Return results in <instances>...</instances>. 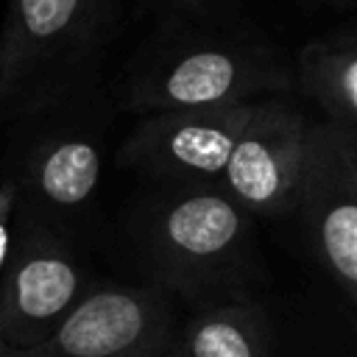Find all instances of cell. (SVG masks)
Wrapping results in <instances>:
<instances>
[{
    "mask_svg": "<svg viewBox=\"0 0 357 357\" xmlns=\"http://www.w3.org/2000/svg\"><path fill=\"white\" fill-rule=\"evenodd\" d=\"M98 284L70 226L20 206L0 273V343L39 346Z\"/></svg>",
    "mask_w": 357,
    "mask_h": 357,
    "instance_id": "obj_4",
    "label": "cell"
},
{
    "mask_svg": "<svg viewBox=\"0 0 357 357\" xmlns=\"http://www.w3.org/2000/svg\"><path fill=\"white\" fill-rule=\"evenodd\" d=\"M310 126L290 95L257 100L218 187L251 218H290L304 176Z\"/></svg>",
    "mask_w": 357,
    "mask_h": 357,
    "instance_id": "obj_6",
    "label": "cell"
},
{
    "mask_svg": "<svg viewBox=\"0 0 357 357\" xmlns=\"http://www.w3.org/2000/svg\"><path fill=\"white\" fill-rule=\"evenodd\" d=\"M326 128H329L335 151H337V156H340V162H343V167L349 173V181H351V187L357 192V131L354 128H340V126H332V123H326Z\"/></svg>",
    "mask_w": 357,
    "mask_h": 357,
    "instance_id": "obj_15",
    "label": "cell"
},
{
    "mask_svg": "<svg viewBox=\"0 0 357 357\" xmlns=\"http://www.w3.org/2000/svg\"><path fill=\"white\" fill-rule=\"evenodd\" d=\"M273 326L279 357H357V312L337 293L298 298Z\"/></svg>",
    "mask_w": 357,
    "mask_h": 357,
    "instance_id": "obj_12",
    "label": "cell"
},
{
    "mask_svg": "<svg viewBox=\"0 0 357 357\" xmlns=\"http://www.w3.org/2000/svg\"><path fill=\"white\" fill-rule=\"evenodd\" d=\"M170 357H279L271 310L259 298L195 310L167 349Z\"/></svg>",
    "mask_w": 357,
    "mask_h": 357,
    "instance_id": "obj_10",
    "label": "cell"
},
{
    "mask_svg": "<svg viewBox=\"0 0 357 357\" xmlns=\"http://www.w3.org/2000/svg\"><path fill=\"white\" fill-rule=\"evenodd\" d=\"M178 332V304L145 282L98 284L39 346L0 343V357H159Z\"/></svg>",
    "mask_w": 357,
    "mask_h": 357,
    "instance_id": "obj_5",
    "label": "cell"
},
{
    "mask_svg": "<svg viewBox=\"0 0 357 357\" xmlns=\"http://www.w3.org/2000/svg\"><path fill=\"white\" fill-rule=\"evenodd\" d=\"M296 92L312 100L326 123L357 131V25L310 39L293 59Z\"/></svg>",
    "mask_w": 357,
    "mask_h": 357,
    "instance_id": "obj_11",
    "label": "cell"
},
{
    "mask_svg": "<svg viewBox=\"0 0 357 357\" xmlns=\"http://www.w3.org/2000/svg\"><path fill=\"white\" fill-rule=\"evenodd\" d=\"M117 22V0H11L0 31V123H28L86 98Z\"/></svg>",
    "mask_w": 357,
    "mask_h": 357,
    "instance_id": "obj_3",
    "label": "cell"
},
{
    "mask_svg": "<svg viewBox=\"0 0 357 357\" xmlns=\"http://www.w3.org/2000/svg\"><path fill=\"white\" fill-rule=\"evenodd\" d=\"M17 209H20V190H17V181L6 173L0 178V273H3L8 254H11V245H14Z\"/></svg>",
    "mask_w": 357,
    "mask_h": 357,
    "instance_id": "obj_14",
    "label": "cell"
},
{
    "mask_svg": "<svg viewBox=\"0 0 357 357\" xmlns=\"http://www.w3.org/2000/svg\"><path fill=\"white\" fill-rule=\"evenodd\" d=\"M6 173L17 181L22 209L70 226L98 195L103 128L92 120H59L39 131Z\"/></svg>",
    "mask_w": 357,
    "mask_h": 357,
    "instance_id": "obj_9",
    "label": "cell"
},
{
    "mask_svg": "<svg viewBox=\"0 0 357 357\" xmlns=\"http://www.w3.org/2000/svg\"><path fill=\"white\" fill-rule=\"evenodd\" d=\"M254 106L145 114L120 142L117 165L162 184H218Z\"/></svg>",
    "mask_w": 357,
    "mask_h": 357,
    "instance_id": "obj_7",
    "label": "cell"
},
{
    "mask_svg": "<svg viewBox=\"0 0 357 357\" xmlns=\"http://www.w3.org/2000/svg\"><path fill=\"white\" fill-rule=\"evenodd\" d=\"M307 8H335V11H351L357 8V0H298Z\"/></svg>",
    "mask_w": 357,
    "mask_h": 357,
    "instance_id": "obj_16",
    "label": "cell"
},
{
    "mask_svg": "<svg viewBox=\"0 0 357 357\" xmlns=\"http://www.w3.org/2000/svg\"><path fill=\"white\" fill-rule=\"evenodd\" d=\"M293 92V61L237 20H162L117 81L120 106L139 117L240 106Z\"/></svg>",
    "mask_w": 357,
    "mask_h": 357,
    "instance_id": "obj_2",
    "label": "cell"
},
{
    "mask_svg": "<svg viewBox=\"0 0 357 357\" xmlns=\"http://www.w3.org/2000/svg\"><path fill=\"white\" fill-rule=\"evenodd\" d=\"M159 357H170V354H167V351H165V354H159Z\"/></svg>",
    "mask_w": 357,
    "mask_h": 357,
    "instance_id": "obj_17",
    "label": "cell"
},
{
    "mask_svg": "<svg viewBox=\"0 0 357 357\" xmlns=\"http://www.w3.org/2000/svg\"><path fill=\"white\" fill-rule=\"evenodd\" d=\"M290 218L298 220L326 282L357 312V192L324 120L310 126L304 176Z\"/></svg>",
    "mask_w": 357,
    "mask_h": 357,
    "instance_id": "obj_8",
    "label": "cell"
},
{
    "mask_svg": "<svg viewBox=\"0 0 357 357\" xmlns=\"http://www.w3.org/2000/svg\"><path fill=\"white\" fill-rule=\"evenodd\" d=\"M126 240L142 282L176 304L259 298L265 284L254 218L218 184H165L134 206Z\"/></svg>",
    "mask_w": 357,
    "mask_h": 357,
    "instance_id": "obj_1",
    "label": "cell"
},
{
    "mask_svg": "<svg viewBox=\"0 0 357 357\" xmlns=\"http://www.w3.org/2000/svg\"><path fill=\"white\" fill-rule=\"evenodd\" d=\"M142 3L153 11H159L162 20L229 22V20H234L237 0H142Z\"/></svg>",
    "mask_w": 357,
    "mask_h": 357,
    "instance_id": "obj_13",
    "label": "cell"
}]
</instances>
